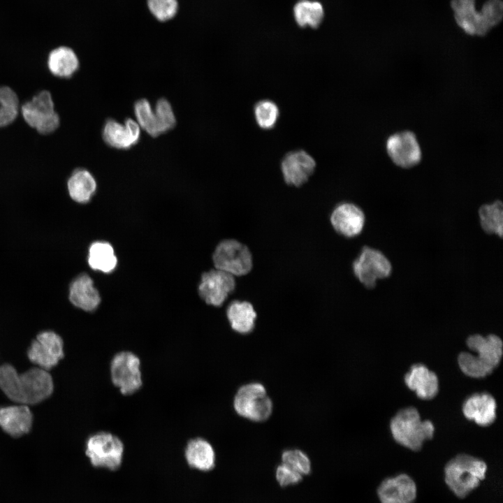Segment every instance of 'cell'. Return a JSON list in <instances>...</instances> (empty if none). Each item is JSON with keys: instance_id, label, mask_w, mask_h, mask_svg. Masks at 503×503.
<instances>
[{"instance_id": "cell-1", "label": "cell", "mask_w": 503, "mask_h": 503, "mask_svg": "<svg viewBox=\"0 0 503 503\" xmlns=\"http://www.w3.org/2000/svg\"><path fill=\"white\" fill-rule=\"evenodd\" d=\"M53 381L48 370L38 367L18 373L9 364L0 366V388L12 401L22 404H34L52 393Z\"/></svg>"}, {"instance_id": "cell-2", "label": "cell", "mask_w": 503, "mask_h": 503, "mask_svg": "<svg viewBox=\"0 0 503 503\" xmlns=\"http://www.w3.org/2000/svg\"><path fill=\"white\" fill-rule=\"evenodd\" d=\"M467 345L477 355L468 352H462L459 355V366L466 375L474 378L484 377L500 363L502 356V342L498 336L473 335L467 338Z\"/></svg>"}, {"instance_id": "cell-3", "label": "cell", "mask_w": 503, "mask_h": 503, "mask_svg": "<svg viewBox=\"0 0 503 503\" xmlns=\"http://www.w3.org/2000/svg\"><path fill=\"white\" fill-rule=\"evenodd\" d=\"M487 469L483 460L460 453L446 464L444 480L455 496L465 498L480 486L486 476Z\"/></svg>"}, {"instance_id": "cell-4", "label": "cell", "mask_w": 503, "mask_h": 503, "mask_svg": "<svg viewBox=\"0 0 503 503\" xmlns=\"http://www.w3.org/2000/svg\"><path fill=\"white\" fill-rule=\"evenodd\" d=\"M391 430L394 439L412 451L421 449L425 441L433 437L434 426L431 421H422L414 407L401 409L392 418Z\"/></svg>"}, {"instance_id": "cell-5", "label": "cell", "mask_w": 503, "mask_h": 503, "mask_svg": "<svg viewBox=\"0 0 503 503\" xmlns=\"http://www.w3.org/2000/svg\"><path fill=\"white\" fill-rule=\"evenodd\" d=\"M393 269L392 263L386 254L369 245L362 246L351 263L353 277L367 290L374 289L379 280L391 277Z\"/></svg>"}, {"instance_id": "cell-6", "label": "cell", "mask_w": 503, "mask_h": 503, "mask_svg": "<svg viewBox=\"0 0 503 503\" xmlns=\"http://www.w3.org/2000/svg\"><path fill=\"white\" fill-rule=\"evenodd\" d=\"M233 405L238 415L253 422L268 420L273 411L272 401L259 382L241 386L234 395Z\"/></svg>"}, {"instance_id": "cell-7", "label": "cell", "mask_w": 503, "mask_h": 503, "mask_svg": "<svg viewBox=\"0 0 503 503\" xmlns=\"http://www.w3.org/2000/svg\"><path fill=\"white\" fill-rule=\"evenodd\" d=\"M212 263L214 268L239 278L252 270L253 253L245 242L228 238L220 241L216 246L212 254Z\"/></svg>"}, {"instance_id": "cell-8", "label": "cell", "mask_w": 503, "mask_h": 503, "mask_svg": "<svg viewBox=\"0 0 503 503\" xmlns=\"http://www.w3.org/2000/svg\"><path fill=\"white\" fill-rule=\"evenodd\" d=\"M20 110L25 123L39 134H51L60 126V117L55 110L52 96L48 90L38 92L24 102Z\"/></svg>"}, {"instance_id": "cell-9", "label": "cell", "mask_w": 503, "mask_h": 503, "mask_svg": "<svg viewBox=\"0 0 503 503\" xmlns=\"http://www.w3.org/2000/svg\"><path fill=\"white\" fill-rule=\"evenodd\" d=\"M124 452L122 441L109 432H96L86 441L85 454L94 467L117 470L122 464Z\"/></svg>"}, {"instance_id": "cell-10", "label": "cell", "mask_w": 503, "mask_h": 503, "mask_svg": "<svg viewBox=\"0 0 503 503\" xmlns=\"http://www.w3.org/2000/svg\"><path fill=\"white\" fill-rule=\"evenodd\" d=\"M140 360L133 352L122 351L112 357L110 363L111 381L122 395H132L143 385Z\"/></svg>"}, {"instance_id": "cell-11", "label": "cell", "mask_w": 503, "mask_h": 503, "mask_svg": "<svg viewBox=\"0 0 503 503\" xmlns=\"http://www.w3.org/2000/svg\"><path fill=\"white\" fill-rule=\"evenodd\" d=\"M366 219L363 209L358 204L352 201H341L331 210L328 221L337 235L353 239L363 233Z\"/></svg>"}, {"instance_id": "cell-12", "label": "cell", "mask_w": 503, "mask_h": 503, "mask_svg": "<svg viewBox=\"0 0 503 503\" xmlns=\"http://www.w3.org/2000/svg\"><path fill=\"white\" fill-rule=\"evenodd\" d=\"M386 150L391 161L401 168H414L421 161L420 144L416 135L410 131H401L391 135L386 140Z\"/></svg>"}, {"instance_id": "cell-13", "label": "cell", "mask_w": 503, "mask_h": 503, "mask_svg": "<svg viewBox=\"0 0 503 503\" xmlns=\"http://www.w3.org/2000/svg\"><path fill=\"white\" fill-rule=\"evenodd\" d=\"M237 288V279L233 275L214 268L201 275L198 285L200 297L207 305L221 307Z\"/></svg>"}, {"instance_id": "cell-14", "label": "cell", "mask_w": 503, "mask_h": 503, "mask_svg": "<svg viewBox=\"0 0 503 503\" xmlns=\"http://www.w3.org/2000/svg\"><path fill=\"white\" fill-rule=\"evenodd\" d=\"M27 354L37 367L48 371L64 357L63 340L53 331H43L31 342Z\"/></svg>"}, {"instance_id": "cell-15", "label": "cell", "mask_w": 503, "mask_h": 503, "mask_svg": "<svg viewBox=\"0 0 503 503\" xmlns=\"http://www.w3.org/2000/svg\"><path fill=\"white\" fill-rule=\"evenodd\" d=\"M380 503H414L417 486L411 476L399 474L384 479L377 489Z\"/></svg>"}, {"instance_id": "cell-16", "label": "cell", "mask_w": 503, "mask_h": 503, "mask_svg": "<svg viewBox=\"0 0 503 503\" xmlns=\"http://www.w3.org/2000/svg\"><path fill=\"white\" fill-rule=\"evenodd\" d=\"M316 168L314 159L304 150L289 152L282 161L281 170L284 182L291 187H300L312 175Z\"/></svg>"}, {"instance_id": "cell-17", "label": "cell", "mask_w": 503, "mask_h": 503, "mask_svg": "<svg viewBox=\"0 0 503 503\" xmlns=\"http://www.w3.org/2000/svg\"><path fill=\"white\" fill-rule=\"evenodd\" d=\"M140 131L138 124L131 118L126 119L124 124L108 119L103 126L102 137L111 147L129 150L138 143Z\"/></svg>"}, {"instance_id": "cell-18", "label": "cell", "mask_w": 503, "mask_h": 503, "mask_svg": "<svg viewBox=\"0 0 503 503\" xmlns=\"http://www.w3.org/2000/svg\"><path fill=\"white\" fill-rule=\"evenodd\" d=\"M457 24L468 35L484 36L491 28L475 9V0H454L451 3Z\"/></svg>"}, {"instance_id": "cell-19", "label": "cell", "mask_w": 503, "mask_h": 503, "mask_svg": "<svg viewBox=\"0 0 503 503\" xmlns=\"http://www.w3.org/2000/svg\"><path fill=\"white\" fill-rule=\"evenodd\" d=\"M32 422L33 415L28 405L18 404L0 407V427L13 437L27 434Z\"/></svg>"}, {"instance_id": "cell-20", "label": "cell", "mask_w": 503, "mask_h": 503, "mask_svg": "<svg viewBox=\"0 0 503 503\" xmlns=\"http://www.w3.org/2000/svg\"><path fill=\"white\" fill-rule=\"evenodd\" d=\"M68 297L74 306L86 312L94 311L101 302L100 294L93 280L85 273L78 275L71 282Z\"/></svg>"}, {"instance_id": "cell-21", "label": "cell", "mask_w": 503, "mask_h": 503, "mask_svg": "<svg viewBox=\"0 0 503 503\" xmlns=\"http://www.w3.org/2000/svg\"><path fill=\"white\" fill-rule=\"evenodd\" d=\"M226 315L231 329L241 335L253 331L258 316L252 302L246 300L231 301L226 308Z\"/></svg>"}, {"instance_id": "cell-22", "label": "cell", "mask_w": 503, "mask_h": 503, "mask_svg": "<svg viewBox=\"0 0 503 503\" xmlns=\"http://www.w3.org/2000/svg\"><path fill=\"white\" fill-rule=\"evenodd\" d=\"M496 402L486 393H476L464 402L462 411L465 416L482 426L490 425L496 418Z\"/></svg>"}, {"instance_id": "cell-23", "label": "cell", "mask_w": 503, "mask_h": 503, "mask_svg": "<svg viewBox=\"0 0 503 503\" xmlns=\"http://www.w3.org/2000/svg\"><path fill=\"white\" fill-rule=\"evenodd\" d=\"M184 458L189 467L201 472L212 470L216 454L212 445L203 437L189 440L184 448Z\"/></svg>"}, {"instance_id": "cell-24", "label": "cell", "mask_w": 503, "mask_h": 503, "mask_svg": "<svg viewBox=\"0 0 503 503\" xmlns=\"http://www.w3.org/2000/svg\"><path fill=\"white\" fill-rule=\"evenodd\" d=\"M407 387L415 391L420 398H433L438 392V379L435 373L424 365L418 363L411 367L404 377Z\"/></svg>"}, {"instance_id": "cell-25", "label": "cell", "mask_w": 503, "mask_h": 503, "mask_svg": "<svg viewBox=\"0 0 503 503\" xmlns=\"http://www.w3.org/2000/svg\"><path fill=\"white\" fill-rule=\"evenodd\" d=\"M47 65L52 75L67 79L77 72L80 63L77 54L71 48L60 46L50 52Z\"/></svg>"}, {"instance_id": "cell-26", "label": "cell", "mask_w": 503, "mask_h": 503, "mask_svg": "<svg viewBox=\"0 0 503 503\" xmlns=\"http://www.w3.org/2000/svg\"><path fill=\"white\" fill-rule=\"evenodd\" d=\"M68 192L77 203L88 202L96 189V182L92 174L85 168L75 169L67 181Z\"/></svg>"}, {"instance_id": "cell-27", "label": "cell", "mask_w": 503, "mask_h": 503, "mask_svg": "<svg viewBox=\"0 0 503 503\" xmlns=\"http://www.w3.org/2000/svg\"><path fill=\"white\" fill-rule=\"evenodd\" d=\"M477 217L484 233L502 238L503 204L501 200L482 204L477 210Z\"/></svg>"}, {"instance_id": "cell-28", "label": "cell", "mask_w": 503, "mask_h": 503, "mask_svg": "<svg viewBox=\"0 0 503 503\" xmlns=\"http://www.w3.org/2000/svg\"><path fill=\"white\" fill-rule=\"evenodd\" d=\"M293 13L296 22L302 28L316 29L324 19L323 7L317 1L299 0L294 5Z\"/></svg>"}, {"instance_id": "cell-29", "label": "cell", "mask_w": 503, "mask_h": 503, "mask_svg": "<svg viewBox=\"0 0 503 503\" xmlns=\"http://www.w3.org/2000/svg\"><path fill=\"white\" fill-rule=\"evenodd\" d=\"M87 261L92 269L105 273L112 272L117 263V258L112 245L108 242L100 241L90 245Z\"/></svg>"}, {"instance_id": "cell-30", "label": "cell", "mask_w": 503, "mask_h": 503, "mask_svg": "<svg viewBox=\"0 0 503 503\" xmlns=\"http://www.w3.org/2000/svg\"><path fill=\"white\" fill-rule=\"evenodd\" d=\"M134 115L141 129L150 136L157 137L162 134L156 114L148 100L141 99L134 103Z\"/></svg>"}, {"instance_id": "cell-31", "label": "cell", "mask_w": 503, "mask_h": 503, "mask_svg": "<svg viewBox=\"0 0 503 503\" xmlns=\"http://www.w3.org/2000/svg\"><path fill=\"white\" fill-rule=\"evenodd\" d=\"M19 99L16 92L8 86H0V128L12 124L19 112Z\"/></svg>"}, {"instance_id": "cell-32", "label": "cell", "mask_w": 503, "mask_h": 503, "mask_svg": "<svg viewBox=\"0 0 503 503\" xmlns=\"http://www.w3.org/2000/svg\"><path fill=\"white\" fill-rule=\"evenodd\" d=\"M254 116L258 125L263 129H272L279 117L277 105L270 100H261L254 106Z\"/></svg>"}, {"instance_id": "cell-33", "label": "cell", "mask_w": 503, "mask_h": 503, "mask_svg": "<svg viewBox=\"0 0 503 503\" xmlns=\"http://www.w3.org/2000/svg\"><path fill=\"white\" fill-rule=\"evenodd\" d=\"M282 462L301 475H307L311 471L309 457L299 449L285 450L282 454Z\"/></svg>"}, {"instance_id": "cell-34", "label": "cell", "mask_w": 503, "mask_h": 503, "mask_svg": "<svg viewBox=\"0 0 503 503\" xmlns=\"http://www.w3.org/2000/svg\"><path fill=\"white\" fill-rule=\"evenodd\" d=\"M147 3L153 16L161 22L172 19L178 10L177 0H147Z\"/></svg>"}, {"instance_id": "cell-35", "label": "cell", "mask_w": 503, "mask_h": 503, "mask_svg": "<svg viewBox=\"0 0 503 503\" xmlns=\"http://www.w3.org/2000/svg\"><path fill=\"white\" fill-rule=\"evenodd\" d=\"M159 122L162 134L173 129L176 124V118L170 102L164 99H159L154 108Z\"/></svg>"}, {"instance_id": "cell-36", "label": "cell", "mask_w": 503, "mask_h": 503, "mask_svg": "<svg viewBox=\"0 0 503 503\" xmlns=\"http://www.w3.org/2000/svg\"><path fill=\"white\" fill-rule=\"evenodd\" d=\"M481 14L492 29L499 24L503 17V3L502 0H487L483 5Z\"/></svg>"}, {"instance_id": "cell-37", "label": "cell", "mask_w": 503, "mask_h": 503, "mask_svg": "<svg viewBox=\"0 0 503 503\" xmlns=\"http://www.w3.org/2000/svg\"><path fill=\"white\" fill-rule=\"evenodd\" d=\"M276 479L280 486H287L299 483L302 475L282 463L276 469Z\"/></svg>"}]
</instances>
